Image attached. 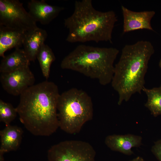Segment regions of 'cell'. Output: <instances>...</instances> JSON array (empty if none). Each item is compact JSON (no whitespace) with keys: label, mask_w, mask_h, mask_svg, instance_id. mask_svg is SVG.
I'll list each match as a JSON object with an SVG mask.
<instances>
[{"label":"cell","mask_w":161,"mask_h":161,"mask_svg":"<svg viewBox=\"0 0 161 161\" xmlns=\"http://www.w3.org/2000/svg\"><path fill=\"white\" fill-rule=\"evenodd\" d=\"M60 95L57 85L46 80L30 87L20 95L16 107L18 114L32 134L49 136L59 127L57 104Z\"/></svg>","instance_id":"obj_1"},{"label":"cell","mask_w":161,"mask_h":161,"mask_svg":"<svg viewBox=\"0 0 161 161\" xmlns=\"http://www.w3.org/2000/svg\"><path fill=\"white\" fill-rule=\"evenodd\" d=\"M154 52L152 44L146 41L126 44L123 48L111 82L118 93L119 105L129 101L135 93H141L145 87L148 63Z\"/></svg>","instance_id":"obj_2"},{"label":"cell","mask_w":161,"mask_h":161,"mask_svg":"<svg viewBox=\"0 0 161 161\" xmlns=\"http://www.w3.org/2000/svg\"><path fill=\"white\" fill-rule=\"evenodd\" d=\"M117 20L114 11L97 10L91 0L75 1L73 13L64 20V25L69 31L66 40L72 43L92 41L111 43L112 31Z\"/></svg>","instance_id":"obj_3"},{"label":"cell","mask_w":161,"mask_h":161,"mask_svg":"<svg viewBox=\"0 0 161 161\" xmlns=\"http://www.w3.org/2000/svg\"><path fill=\"white\" fill-rule=\"evenodd\" d=\"M119 51L114 47H100L85 45L77 46L62 61L63 69L78 72L97 79L105 86L112 81L114 62Z\"/></svg>","instance_id":"obj_4"},{"label":"cell","mask_w":161,"mask_h":161,"mask_svg":"<svg viewBox=\"0 0 161 161\" xmlns=\"http://www.w3.org/2000/svg\"><path fill=\"white\" fill-rule=\"evenodd\" d=\"M59 127L70 134L78 133L93 115L91 98L85 91L72 88L60 95L57 104Z\"/></svg>","instance_id":"obj_5"},{"label":"cell","mask_w":161,"mask_h":161,"mask_svg":"<svg viewBox=\"0 0 161 161\" xmlns=\"http://www.w3.org/2000/svg\"><path fill=\"white\" fill-rule=\"evenodd\" d=\"M96 153L89 143L67 140L52 146L47 152L48 161H96Z\"/></svg>","instance_id":"obj_6"},{"label":"cell","mask_w":161,"mask_h":161,"mask_svg":"<svg viewBox=\"0 0 161 161\" xmlns=\"http://www.w3.org/2000/svg\"><path fill=\"white\" fill-rule=\"evenodd\" d=\"M36 22L18 0H0V25L25 32L38 27Z\"/></svg>","instance_id":"obj_7"},{"label":"cell","mask_w":161,"mask_h":161,"mask_svg":"<svg viewBox=\"0 0 161 161\" xmlns=\"http://www.w3.org/2000/svg\"><path fill=\"white\" fill-rule=\"evenodd\" d=\"M1 73L0 80L3 88L8 94L14 96L20 95L34 84L35 76L29 66Z\"/></svg>","instance_id":"obj_8"},{"label":"cell","mask_w":161,"mask_h":161,"mask_svg":"<svg viewBox=\"0 0 161 161\" xmlns=\"http://www.w3.org/2000/svg\"><path fill=\"white\" fill-rule=\"evenodd\" d=\"M123 17V31L126 33L140 29L154 31L151 20L155 14L153 10L135 12L121 6Z\"/></svg>","instance_id":"obj_9"},{"label":"cell","mask_w":161,"mask_h":161,"mask_svg":"<svg viewBox=\"0 0 161 161\" xmlns=\"http://www.w3.org/2000/svg\"><path fill=\"white\" fill-rule=\"evenodd\" d=\"M27 7L33 19L43 25L49 24L64 9L63 7L49 5L44 0H31Z\"/></svg>","instance_id":"obj_10"},{"label":"cell","mask_w":161,"mask_h":161,"mask_svg":"<svg viewBox=\"0 0 161 161\" xmlns=\"http://www.w3.org/2000/svg\"><path fill=\"white\" fill-rule=\"evenodd\" d=\"M142 141L141 136L130 134L110 135L105 140V144L111 150L128 155L133 153L132 148L140 146Z\"/></svg>","instance_id":"obj_11"},{"label":"cell","mask_w":161,"mask_h":161,"mask_svg":"<svg viewBox=\"0 0 161 161\" xmlns=\"http://www.w3.org/2000/svg\"><path fill=\"white\" fill-rule=\"evenodd\" d=\"M23 131L17 126L9 125L0 131V154L17 150L21 143Z\"/></svg>","instance_id":"obj_12"},{"label":"cell","mask_w":161,"mask_h":161,"mask_svg":"<svg viewBox=\"0 0 161 161\" xmlns=\"http://www.w3.org/2000/svg\"><path fill=\"white\" fill-rule=\"evenodd\" d=\"M26 32L0 25V56L7 51L23 45Z\"/></svg>","instance_id":"obj_13"},{"label":"cell","mask_w":161,"mask_h":161,"mask_svg":"<svg viewBox=\"0 0 161 161\" xmlns=\"http://www.w3.org/2000/svg\"><path fill=\"white\" fill-rule=\"evenodd\" d=\"M44 30L38 27L27 32L23 44V49L30 61L34 62L38 53L47 38Z\"/></svg>","instance_id":"obj_14"},{"label":"cell","mask_w":161,"mask_h":161,"mask_svg":"<svg viewBox=\"0 0 161 161\" xmlns=\"http://www.w3.org/2000/svg\"><path fill=\"white\" fill-rule=\"evenodd\" d=\"M30 62L23 49L16 48L13 52L3 57L0 64V72H12L29 66Z\"/></svg>","instance_id":"obj_15"},{"label":"cell","mask_w":161,"mask_h":161,"mask_svg":"<svg viewBox=\"0 0 161 161\" xmlns=\"http://www.w3.org/2000/svg\"><path fill=\"white\" fill-rule=\"evenodd\" d=\"M143 91L146 94L147 97L145 106L154 117L161 115V87L151 89L144 87Z\"/></svg>","instance_id":"obj_16"},{"label":"cell","mask_w":161,"mask_h":161,"mask_svg":"<svg viewBox=\"0 0 161 161\" xmlns=\"http://www.w3.org/2000/svg\"><path fill=\"white\" fill-rule=\"evenodd\" d=\"M36 58L38 60L43 75L47 79L49 77L50 67L55 57L51 49L44 44L39 50Z\"/></svg>","instance_id":"obj_17"},{"label":"cell","mask_w":161,"mask_h":161,"mask_svg":"<svg viewBox=\"0 0 161 161\" xmlns=\"http://www.w3.org/2000/svg\"><path fill=\"white\" fill-rule=\"evenodd\" d=\"M18 113L16 108L12 104L0 100V121L6 126L10 123L16 118Z\"/></svg>","instance_id":"obj_18"},{"label":"cell","mask_w":161,"mask_h":161,"mask_svg":"<svg viewBox=\"0 0 161 161\" xmlns=\"http://www.w3.org/2000/svg\"><path fill=\"white\" fill-rule=\"evenodd\" d=\"M151 151L159 161H161V140L157 141L151 148Z\"/></svg>","instance_id":"obj_19"},{"label":"cell","mask_w":161,"mask_h":161,"mask_svg":"<svg viewBox=\"0 0 161 161\" xmlns=\"http://www.w3.org/2000/svg\"><path fill=\"white\" fill-rule=\"evenodd\" d=\"M130 161H144V160L142 157L138 156Z\"/></svg>","instance_id":"obj_20"},{"label":"cell","mask_w":161,"mask_h":161,"mask_svg":"<svg viewBox=\"0 0 161 161\" xmlns=\"http://www.w3.org/2000/svg\"><path fill=\"white\" fill-rule=\"evenodd\" d=\"M159 66L161 69V59H160L159 63Z\"/></svg>","instance_id":"obj_21"},{"label":"cell","mask_w":161,"mask_h":161,"mask_svg":"<svg viewBox=\"0 0 161 161\" xmlns=\"http://www.w3.org/2000/svg\"><path fill=\"white\" fill-rule=\"evenodd\" d=\"M160 86L161 87V86Z\"/></svg>","instance_id":"obj_22"}]
</instances>
